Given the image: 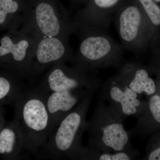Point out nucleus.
<instances>
[{"label": "nucleus", "mask_w": 160, "mask_h": 160, "mask_svg": "<svg viewBox=\"0 0 160 160\" xmlns=\"http://www.w3.org/2000/svg\"><path fill=\"white\" fill-rule=\"evenodd\" d=\"M100 160H129L130 158L126 153L120 152L114 155L102 154L100 156Z\"/></svg>", "instance_id": "6ab92c4d"}, {"label": "nucleus", "mask_w": 160, "mask_h": 160, "mask_svg": "<svg viewBox=\"0 0 160 160\" xmlns=\"http://www.w3.org/2000/svg\"><path fill=\"white\" fill-rule=\"evenodd\" d=\"M24 149L22 132L14 118L0 131V158L5 160H18Z\"/></svg>", "instance_id": "6e6552de"}, {"label": "nucleus", "mask_w": 160, "mask_h": 160, "mask_svg": "<svg viewBox=\"0 0 160 160\" xmlns=\"http://www.w3.org/2000/svg\"><path fill=\"white\" fill-rule=\"evenodd\" d=\"M18 8V3L13 0H0V24L4 22L8 13H14Z\"/></svg>", "instance_id": "f3484780"}, {"label": "nucleus", "mask_w": 160, "mask_h": 160, "mask_svg": "<svg viewBox=\"0 0 160 160\" xmlns=\"http://www.w3.org/2000/svg\"><path fill=\"white\" fill-rule=\"evenodd\" d=\"M86 84L83 76L60 66L53 68L39 87L45 92H51L76 90Z\"/></svg>", "instance_id": "423d86ee"}, {"label": "nucleus", "mask_w": 160, "mask_h": 160, "mask_svg": "<svg viewBox=\"0 0 160 160\" xmlns=\"http://www.w3.org/2000/svg\"><path fill=\"white\" fill-rule=\"evenodd\" d=\"M149 160H160V147L152 152L149 157Z\"/></svg>", "instance_id": "412c9836"}, {"label": "nucleus", "mask_w": 160, "mask_h": 160, "mask_svg": "<svg viewBox=\"0 0 160 160\" xmlns=\"http://www.w3.org/2000/svg\"><path fill=\"white\" fill-rule=\"evenodd\" d=\"M79 110L70 112L60 121L40 150L38 156L43 158L61 159L72 155L77 139L82 126V112Z\"/></svg>", "instance_id": "f03ea898"}, {"label": "nucleus", "mask_w": 160, "mask_h": 160, "mask_svg": "<svg viewBox=\"0 0 160 160\" xmlns=\"http://www.w3.org/2000/svg\"><path fill=\"white\" fill-rule=\"evenodd\" d=\"M112 99L121 103L123 112L127 115L134 114L137 112L136 107L140 105L139 100L137 99V93L133 90L126 87L122 91L118 87H112L110 90Z\"/></svg>", "instance_id": "ddd939ff"}, {"label": "nucleus", "mask_w": 160, "mask_h": 160, "mask_svg": "<svg viewBox=\"0 0 160 160\" xmlns=\"http://www.w3.org/2000/svg\"><path fill=\"white\" fill-rule=\"evenodd\" d=\"M66 49L59 40L53 37L42 40L38 46L37 59L38 63L46 65L58 61L65 54Z\"/></svg>", "instance_id": "9d476101"}, {"label": "nucleus", "mask_w": 160, "mask_h": 160, "mask_svg": "<svg viewBox=\"0 0 160 160\" xmlns=\"http://www.w3.org/2000/svg\"><path fill=\"white\" fill-rule=\"evenodd\" d=\"M24 90L14 81L0 75V106L13 104Z\"/></svg>", "instance_id": "2eb2a0df"}, {"label": "nucleus", "mask_w": 160, "mask_h": 160, "mask_svg": "<svg viewBox=\"0 0 160 160\" xmlns=\"http://www.w3.org/2000/svg\"><path fill=\"white\" fill-rule=\"evenodd\" d=\"M36 19L40 30L43 34L53 37L59 32L60 26L54 9L50 5L42 3L36 10Z\"/></svg>", "instance_id": "1a4fd4ad"}, {"label": "nucleus", "mask_w": 160, "mask_h": 160, "mask_svg": "<svg viewBox=\"0 0 160 160\" xmlns=\"http://www.w3.org/2000/svg\"><path fill=\"white\" fill-rule=\"evenodd\" d=\"M3 106H0V131L3 127L6 125V122L5 120L4 110Z\"/></svg>", "instance_id": "aec40b11"}, {"label": "nucleus", "mask_w": 160, "mask_h": 160, "mask_svg": "<svg viewBox=\"0 0 160 160\" xmlns=\"http://www.w3.org/2000/svg\"><path fill=\"white\" fill-rule=\"evenodd\" d=\"M1 42L0 57L11 53L16 62L26 64V49L29 47V43L27 41L22 40L14 44L9 37L6 36L2 39Z\"/></svg>", "instance_id": "4468645a"}, {"label": "nucleus", "mask_w": 160, "mask_h": 160, "mask_svg": "<svg viewBox=\"0 0 160 160\" xmlns=\"http://www.w3.org/2000/svg\"><path fill=\"white\" fill-rule=\"evenodd\" d=\"M102 140L108 147L116 151H122L128 142V133L122 124L113 123L103 129Z\"/></svg>", "instance_id": "f8f14e48"}, {"label": "nucleus", "mask_w": 160, "mask_h": 160, "mask_svg": "<svg viewBox=\"0 0 160 160\" xmlns=\"http://www.w3.org/2000/svg\"><path fill=\"white\" fill-rule=\"evenodd\" d=\"M46 93L39 87L24 90L12 104L14 119L22 134L24 149L35 155L53 131L46 107Z\"/></svg>", "instance_id": "f257e3e1"}, {"label": "nucleus", "mask_w": 160, "mask_h": 160, "mask_svg": "<svg viewBox=\"0 0 160 160\" xmlns=\"http://www.w3.org/2000/svg\"><path fill=\"white\" fill-rule=\"evenodd\" d=\"M93 6L81 15L88 28L108 31L122 0H93Z\"/></svg>", "instance_id": "39448f33"}, {"label": "nucleus", "mask_w": 160, "mask_h": 160, "mask_svg": "<svg viewBox=\"0 0 160 160\" xmlns=\"http://www.w3.org/2000/svg\"><path fill=\"white\" fill-rule=\"evenodd\" d=\"M137 5L135 3L121 6L113 19L123 49L135 54L144 47V31L148 20Z\"/></svg>", "instance_id": "7ed1b4c3"}, {"label": "nucleus", "mask_w": 160, "mask_h": 160, "mask_svg": "<svg viewBox=\"0 0 160 160\" xmlns=\"http://www.w3.org/2000/svg\"><path fill=\"white\" fill-rule=\"evenodd\" d=\"M88 29L89 34L80 45L81 59L93 66L114 63L121 59L124 49L109 35L108 31L93 28Z\"/></svg>", "instance_id": "20e7f679"}, {"label": "nucleus", "mask_w": 160, "mask_h": 160, "mask_svg": "<svg viewBox=\"0 0 160 160\" xmlns=\"http://www.w3.org/2000/svg\"><path fill=\"white\" fill-rule=\"evenodd\" d=\"M81 94L76 90L46 92V103L53 130L64 117L72 111Z\"/></svg>", "instance_id": "0eeeda50"}, {"label": "nucleus", "mask_w": 160, "mask_h": 160, "mask_svg": "<svg viewBox=\"0 0 160 160\" xmlns=\"http://www.w3.org/2000/svg\"><path fill=\"white\" fill-rule=\"evenodd\" d=\"M155 2H160V0H154Z\"/></svg>", "instance_id": "4be33fe9"}, {"label": "nucleus", "mask_w": 160, "mask_h": 160, "mask_svg": "<svg viewBox=\"0 0 160 160\" xmlns=\"http://www.w3.org/2000/svg\"><path fill=\"white\" fill-rule=\"evenodd\" d=\"M133 75L130 80L129 88L138 94L145 92L148 95L153 94L156 91L153 80L149 78L146 69H136L135 65L126 66L125 67Z\"/></svg>", "instance_id": "9b49d317"}, {"label": "nucleus", "mask_w": 160, "mask_h": 160, "mask_svg": "<svg viewBox=\"0 0 160 160\" xmlns=\"http://www.w3.org/2000/svg\"><path fill=\"white\" fill-rule=\"evenodd\" d=\"M149 23L154 27L160 26V8L153 0H137Z\"/></svg>", "instance_id": "dca6fc26"}, {"label": "nucleus", "mask_w": 160, "mask_h": 160, "mask_svg": "<svg viewBox=\"0 0 160 160\" xmlns=\"http://www.w3.org/2000/svg\"><path fill=\"white\" fill-rule=\"evenodd\" d=\"M149 108L154 119L160 123V96L155 95L150 98Z\"/></svg>", "instance_id": "a211bd4d"}]
</instances>
